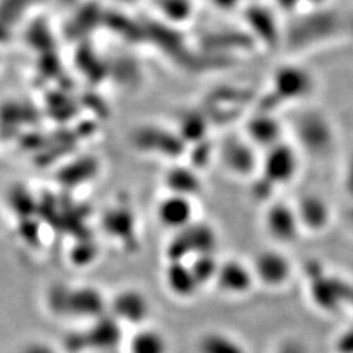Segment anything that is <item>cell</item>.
Wrapping results in <instances>:
<instances>
[{
    "instance_id": "19",
    "label": "cell",
    "mask_w": 353,
    "mask_h": 353,
    "mask_svg": "<svg viewBox=\"0 0 353 353\" xmlns=\"http://www.w3.org/2000/svg\"><path fill=\"white\" fill-rule=\"evenodd\" d=\"M334 353H353V323L341 328L333 341Z\"/></svg>"
},
{
    "instance_id": "7",
    "label": "cell",
    "mask_w": 353,
    "mask_h": 353,
    "mask_svg": "<svg viewBox=\"0 0 353 353\" xmlns=\"http://www.w3.org/2000/svg\"><path fill=\"white\" fill-rule=\"evenodd\" d=\"M256 284L268 290H280L289 284L294 275V263L283 248H265L249 261Z\"/></svg>"
},
{
    "instance_id": "15",
    "label": "cell",
    "mask_w": 353,
    "mask_h": 353,
    "mask_svg": "<svg viewBox=\"0 0 353 353\" xmlns=\"http://www.w3.org/2000/svg\"><path fill=\"white\" fill-rule=\"evenodd\" d=\"M163 184L168 193L194 199L203 192V179L201 171L192 165H174L163 175Z\"/></svg>"
},
{
    "instance_id": "1",
    "label": "cell",
    "mask_w": 353,
    "mask_h": 353,
    "mask_svg": "<svg viewBox=\"0 0 353 353\" xmlns=\"http://www.w3.org/2000/svg\"><path fill=\"white\" fill-rule=\"evenodd\" d=\"M289 125L293 143L302 154L318 159L325 158L333 152L337 140L336 127L321 109L302 105Z\"/></svg>"
},
{
    "instance_id": "22",
    "label": "cell",
    "mask_w": 353,
    "mask_h": 353,
    "mask_svg": "<svg viewBox=\"0 0 353 353\" xmlns=\"http://www.w3.org/2000/svg\"><path fill=\"white\" fill-rule=\"evenodd\" d=\"M21 353H58L52 346L48 343H43V341H32L28 343Z\"/></svg>"
},
{
    "instance_id": "8",
    "label": "cell",
    "mask_w": 353,
    "mask_h": 353,
    "mask_svg": "<svg viewBox=\"0 0 353 353\" xmlns=\"http://www.w3.org/2000/svg\"><path fill=\"white\" fill-rule=\"evenodd\" d=\"M316 83L314 75L297 65L281 66L272 77L268 96L281 103H294L302 106L307 103L315 92Z\"/></svg>"
},
{
    "instance_id": "21",
    "label": "cell",
    "mask_w": 353,
    "mask_h": 353,
    "mask_svg": "<svg viewBox=\"0 0 353 353\" xmlns=\"http://www.w3.org/2000/svg\"><path fill=\"white\" fill-rule=\"evenodd\" d=\"M341 184H343L345 193L353 201V150L346 159L345 163V170H343V180H341Z\"/></svg>"
},
{
    "instance_id": "9",
    "label": "cell",
    "mask_w": 353,
    "mask_h": 353,
    "mask_svg": "<svg viewBox=\"0 0 353 353\" xmlns=\"http://www.w3.org/2000/svg\"><path fill=\"white\" fill-rule=\"evenodd\" d=\"M243 134L256 149L265 152L285 140V125L275 112L256 109L246 117Z\"/></svg>"
},
{
    "instance_id": "23",
    "label": "cell",
    "mask_w": 353,
    "mask_h": 353,
    "mask_svg": "<svg viewBox=\"0 0 353 353\" xmlns=\"http://www.w3.org/2000/svg\"><path fill=\"white\" fill-rule=\"evenodd\" d=\"M350 218H352V224H353V209H352V214H350Z\"/></svg>"
},
{
    "instance_id": "12",
    "label": "cell",
    "mask_w": 353,
    "mask_h": 353,
    "mask_svg": "<svg viewBox=\"0 0 353 353\" xmlns=\"http://www.w3.org/2000/svg\"><path fill=\"white\" fill-rule=\"evenodd\" d=\"M194 199L167 193L157 205V218L162 227L176 233L194 223Z\"/></svg>"
},
{
    "instance_id": "14",
    "label": "cell",
    "mask_w": 353,
    "mask_h": 353,
    "mask_svg": "<svg viewBox=\"0 0 353 353\" xmlns=\"http://www.w3.org/2000/svg\"><path fill=\"white\" fill-rule=\"evenodd\" d=\"M163 281L170 293L181 301H190L201 292L202 285L192 271L189 261H168Z\"/></svg>"
},
{
    "instance_id": "18",
    "label": "cell",
    "mask_w": 353,
    "mask_h": 353,
    "mask_svg": "<svg viewBox=\"0 0 353 353\" xmlns=\"http://www.w3.org/2000/svg\"><path fill=\"white\" fill-rule=\"evenodd\" d=\"M189 263L197 281L201 283L202 287L215 283L221 265V258L218 256V253H203V255H197L192 258Z\"/></svg>"
},
{
    "instance_id": "5",
    "label": "cell",
    "mask_w": 353,
    "mask_h": 353,
    "mask_svg": "<svg viewBox=\"0 0 353 353\" xmlns=\"http://www.w3.org/2000/svg\"><path fill=\"white\" fill-rule=\"evenodd\" d=\"M302 153L293 141L283 140L279 145L262 152L259 175L268 180L275 189L290 185L299 175Z\"/></svg>"
},
{
    "instance_id": "20",
    "label": "cell",
    "mask_w": 353,
    "mask_h": 353,
    "mask_svg": "<svg viewBox=\"0 0 353 353\" xmlns=\"http://www.w3.org/2000/svg\"><path fill=\"white\" fill-rule=\"evenodd\" d=\"M274 353H309L307 345L299 337H285L283 339Z\"/></svg>"
},
{
    "instance_id": "3",
    "label": "cell",
    "mask_w": 353,
    "mask_h": 353,
    "mask_svg": "<svg viewBox=\"0 0 353 353\" xmlns=\"http://www.w3.org/2000/svg\"><path fill=\"white\" fill-rule=\"evenodd\" d=\"M262 152L245 134H227L216 145V161L236 179L252 180L258 175Z\"/></svg>"
},
{
    "instance_id": "10",
    "label": "cell",
    "mask_w": 353,
    "mask_h": 353,
    "mask_svg": "<svg viewBox=\"0 0 353 353\" xmlns=\"http://www.w3.org/2000/svg\"><path fill=\"white\" fill-rule=\"evenodd\" d=\"M214 285L225 296L243 297L248 296L258 284L250 262L240 258H224L221 259Z\"/></svg>"
},
{
    "instance_id": "13",
    "label": "cell",
    "mask_w": 353,
    "mask_h": 353,
    "mask_svg": "<svg viewBox=\"0 0 353 353\" xmlns=\"http://www.w3.org/2000/svg\"><path fill=\"white\" fill-rule=\"evenodd\" d=\"M110 309L117 321L143 327L152 312V305L143 292L127 289L117 293L110 302Z\"/></svg>"
},
{
    "instance_id": "6",
    "label": "cell",
    "mask_w": 353,
    "mask_h": 353,
    "mask_svg": "<svg viewBox=\"0 0 353 353\" xmlns=\"http://www.w3.org/2000/svg\"><path fill=\"white\" fill-rule=\"evenodd\" d=\"M262 227L274 246L285 248L301 239L303 230L294 203L274 199L263 209Z\"/></svg>"
},
{
    "instance_id": "4",
    "label": "cell",
    "mask_w": 353,
    "mask_h": 353,
    "mask_svg": "<svg viewBox=\"0 0 353 353\" xmlns=\"http://www.w3.org/2000/svg\"><path fill=\"white\" fill-rule=\"evenodd\" d=\"M219 236L216 228L206 221H194L189 227L176 231L168 243V261H190L203 253H216Z\"/></svg>"
},
{
    "instance_id": "17",
    "label": "cell",
    "mask_w": 353,
    "mask_h": 353,
    "mask_svg": "<svg viewBox=\"0 0 353 353\" xmlns=\"http://www.w3.org/2000/svg\"><path fill=\"white\" fill-rule=\"evenodd\" d=\"M128 353H170L168 339L161 330L143 325L132 333Z\"/></svg>"
},
{
    "instance_id": "11",
    "label": "cell",
    "mask_w": 353,
    "mask_h": 353,
    "mask_svg": "<svg viewBox=\"0 0 353 353\" xmlns=\"http://www.w3.org/2000/svg\"><path fill=\"white\" fill-rule=\"evenodd\" d=\"M294 203L303 234H321L333 224L334 212L327 199L318 193H305Z\"/></svg>"
},
{
    "instance_id": "16",
    "label": "cell",
    "mask_w": 353,
    "mask_h": 353,
    "mask_svg": "<svg viewBox=\"0 0 353 353\" xmlns=\"http://www.w3.org/2000/svg\"><path fill=\"white\" fill-rule=\"evenodd\" d=\"M196 353H249L240 337L225 330L211 328L199 334L194 343Z\"/></svg>"
},
{
    "instance_id": "2",
    "label": "cell",
    "mask_w": 353,
    "mask_h": 353,
    "mask_svg": "<svg viewBox=\"0 0 353 353\" xmlns=\"http://www.w3.org/2000/svg\"><path fill=\"white\" fill-rule=\"evenodd\" d=\"M307 294L312 305L324 314H337L353 297V287L327 272L319 262L307 265Z\"/></svg>"
}]
</instances>
